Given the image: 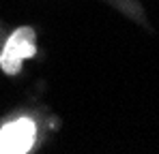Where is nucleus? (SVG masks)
Returning <instances> with one entry per match:
<instances>
[{
    "instance_id": "1",
    "label": "nucleus",
    "mask_w": 159,
    "mask_h": 154,
    "mask_svg": "<svg viewBox=\"0 0 159 154\" xmlns=\"http://www.w3.org/2000/svg\"><path fill=\"white\" fill-rule=\"evenodd\" d=\"M34 56V30L32 28H20L13 32L4 45V51L0 56V66L4 73L15 75L22 69V60Z\"/></svg>"
},
{
    "instance_id": "2",
    "label": "nucleus",
    "mask_w": 159,
    "mask_h": 154,
    "mask_svg": "<svg viewBox=\"0 0 159 154\" xmlns=\"http://www.w3.org/2000/svg\"><path fill=\"white\" fill-rule=\"evenodd\" d=\"M32 143H34V122L28 118H20L0 130V152L2 154L28 152Z\"/></svg>"
}]
</instances>
